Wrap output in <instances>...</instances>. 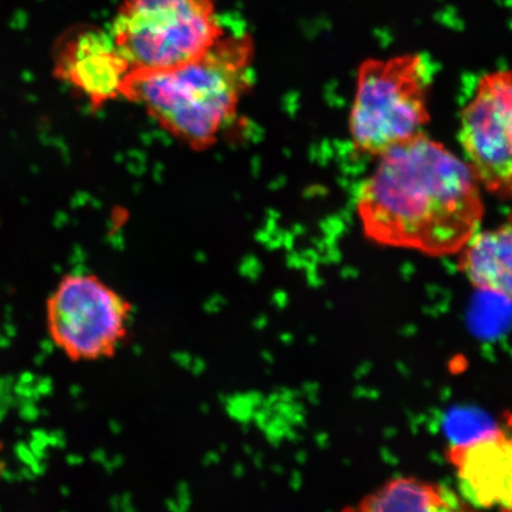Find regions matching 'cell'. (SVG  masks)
I'll return each mask as SVG.
<instances>
[{"mask_svg": "<svg viewBox=\"0 0 512 512\" xmlns=\"http://www.w3.org/2000/svg\"><path fill=\"white\" fill-rule=\"evenodd\" d=\"M356 210L370 241L433 258L462 251L485 213L469 165L426 133L379 158Z\"/></svg>", "mask_w": 512, "mask_h": 512, "instance_id": "6da1fadb", "label": "cell"}, {"mask_svg": "<svg viewBox=\"0 0 512 512\" xmlns=\"http://www.w3.org/2000/svg\"><path fill=\"white\" fill-rule=\"evenodd\" d=\"M254 44L224 34L206 54L178 66L131 70L123 95L194 150L213 146L251 87Z\"/></svg>", "mask_w": 512, "mask_h": 512, "instance_id": "7a4b0ae2", "label": "cell"}, {"mask_svg": "<svg viewBox=\"0 0 512 512\" xmlns=\"http://www.w3.org/2000/svg\"><path fill=\"white\" fill-rule=\"evenodd\" d=\"M433 80L434 66L425 54L364 60L357 69L349 118L355 151L380 158L425 134Z\"/></svg>", "mask_w": 512, "mask_h": 512, "instance_id": "3957f363", "label": "cell"}, {"mask_svg": "<svg viewBox=\"0 0 512 512\" xmlns=\"http://www.w3.org/2000/svg\"><path fill=\"white\" fill-rule=\"evenodd\" d=\"M131 70L178 66L226 34L215 0H124L110 32Z\"/></svg>", "mask_w": 512, "mask_h": 512, "instance_id": "277c9868", "label": "cell"}, {"mask_svg": "<svg viewBox=\"0 0 512 512\" xmlns=\"http://www.w3.org/2000/svg\"><path fill=\"white\" fill-rule=\"evenodd\" d=\"M46 316L51 341L75 363L111 360L131 335V303L94 274L64 275Z\"/></svg>", "mask_w": 512, "mask_h": 512, "instance_id": "5b68a950", "label": "cell"}, {"mask_svg": "<svg viewBox=\"0 0 512 512\" xmlns=\"http://www.w3.org/2000/svg\"><path fill=\"white\" fill-rule=\"evenodd\" d=\"M458 139L480 187L512 201V67L479 79L460 113Z\"/></svg>", "mask_w": 512, "mask_h": 512, "instance_id": "8992f818", "label": "cell"}, {"mask_svg": "<svg viewBox=\"0 0 512 512\" xmlns=\"http://www.w3.org/2000/svg\"><path fill=\"white\" fill-rule=\"evenodd\" d=\"M459 495L473 508L512 512V432L496 427L447 447Z\"/></svg>", "mask_w": 512, "mask_h": 512, "instance_id": "52a82bcc", "label": "cell"}, {"mask_svg": "<svg viewBox=\"0 0 512 512\" xmlns=\"http://www.w3.org/2000/svg\"><path fill=\"white\" fill-rule=\"evenodd\" d=\"M56 73L98 108L121 98L131 67L110 32L92 29L69 38L57 57Z\"/></svg>", "mask_w": 512, "mask_h": 512, "instance_id": "ba28073f", "label": "cell"}, {"mask_svg": "<svg viewBox=\"0 0 512 512\" xmlns=\"http://www.w3.org/2000/svg\"><path fill=\"white\" fill-rule=\"evenodd\" d=\"M458 255L459 272L476 290L512 303V210L498 227L473 234Z\"/></svg>", "mask_w": 512, "mask_h": 512, "instance_id": "9c48e42d", "label": "cell"}, {"mask_svg": "<svg viewBox=\"0 0 512 512\" xmlns=\"http://www.w3.org/2000/svg\"><path fill=\"white\" fill-rule=\"evenodd\" d=\"M343 512H479L447 486L416 477H396Z\"/></svg>", "mask_w": 512, "mask_h": 512, "instance_id": "30bf717a", "label": "cell"}]
</instances>
